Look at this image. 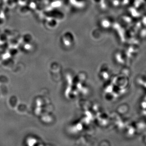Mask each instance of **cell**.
Listing matches in <instances>:
<instances>
[{
    "label": "cell",
    "mask_w": 146,
    "mask_h": 146,
    "mask_svg": "<svg viewBox=\"0 0 146 146\" xmlns=\"http://www.w3.org/2000/svg\"><path fill=\"white\" fill-rule=\"evenodd\" d=\"M18 104V100L17 97L15 96H11L8 100L9 107L11 109H15Z\"/></svg>",
    "instance_id": "cell-1"
},
{
    "label": "cell",
    "mask_w": 146,
    "mask_h": 146,
    "mask_svg": "<svg viewBox=\"0 0 146 146\" xmlns=\"http://www.w3.org/2000/svg\"><path fill=\"white\" fill-rule=\"evenodd\" d=\"M16 1H16V0H8L7 1V4H8L9 5H10V6H12L14 4H15Z\"/></svg>",
    "instance_id": "cell-2"
},
{
    "label": "cell",
    "mask_w": 146,
    "mask_h": 146,
    "mask_svg": "<svg viewBox=\"0 0 146 146\" xmlns=\"http://www.w3.org/2000/svg\"><path fill=\"white\" fill-rule=\"evenodd\" d=\"M1 0H0V6H1Z\"/></svg>",
    "instance_id": "cell-3"
},
{
    "label": "cell",
    "mask_w": 146,
    "mask_h": 146,
    "mask_svg": "<svg viewBox=\"0 0 146 146\" xmlns=\"http://www.w3.org/2000/svg\"><path fill=\"white\" fill-rule=\"evenodd\" d=\"M1 93H0V98H1Z\"/></svg>",
    "instance_id": "cell-4"
}]
</instances>
